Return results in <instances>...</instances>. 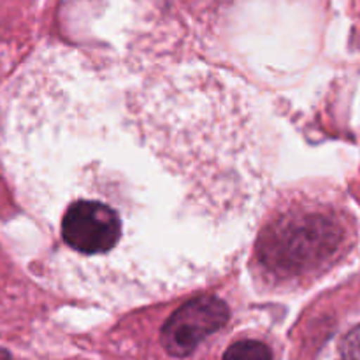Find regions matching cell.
Masks as SVG:
<instances>
[{"label":"cell","mask_w":360,"mask_h":360,"mask_svg":"<svg viewBox=\"0 0 360 360\" xmlns=\"http://www.w3.org/2000/svg\"><path fill=\"white\" fill-rule=\"evenodd\" d=\"M21 98L25 192L58 285H199L255 229L271 143L250 90L229 74L51 49L30 65Z\"/></svg>","instance_id":"6da1fadb"},{"label":"cell","mask_w":360,"mask_h":360,"mask_svg":"<svg viewBox=\"0 0 360 360\" xmlns=\"http://www.w3.org/2000/svg\"><path fill=\"white\" fill-rule=\"evenodd\" d=\"M231 319L229 306L213 295H200L176 309L162 329V345L172 357H188Z\"/></svg>","instance_id":"3957f363"},{"label":"cell","mask_w":360,"mask_h":360,"mask_svg":"<svg viewBox=\"0 0 360 360\" xmlns=\"http://www.w3.org/2000/svg\"><path fill=\"white\" fill-rule=\"evenodd\" d=\"M355 243L354 218L333 202L290 207L259 243L262 266L281 278L316 276L340 262Z\"/></svg>","instance_id":"7a4b0ae2"},{"label":"cell","mask_w":360,"mask_h":360,"mask_svg":"<svg viewBox=\"0 0 360 360\" xmlns=\"http://www.w3.org/2000/svg\"><path fill=\"white\" fill-rule=\"evenodd\" d=\"M340 360H360V323L341 338Z\"/></svg>","instance_id":"5b68a950"},{"label":"cell","mask_w":360,"mask_h":360,"mask_svg":"<svg viewBox=\"0 0 360 360\" xmlns=\"http://www.w3.org/2000/svg\"><path fill=\"white\" fill-rule=\"evenodd\" d=\"M224 360H273V354L262 341L243 340L227 348Z\"/></svg>","instance_id":"277c9868"}]
</instances>
